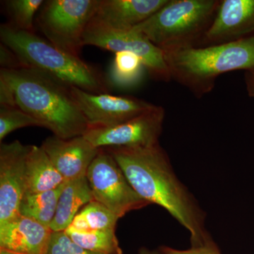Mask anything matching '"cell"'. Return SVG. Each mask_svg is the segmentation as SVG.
Segmentation results:
<instances>
[{
	"mask_svg": "<svg viewBox=\"0 0 254 254\" xmlns=\"http://www.w3.org/2000/svg\"><path fill=\"white\" fill-rule=\"evenodd\" d=\"M0 39L17 55L23 67L46 73L69 87L91 93H109L108 81L98 68L60 50L36 33L19 31L3 23Z\"/></svg>",
	"mask_w": 254,
	"mask_h": 254,
	"instance_id": "4",
	"label": "cell"
},
{
	"mask_svg": "<svg viewBox=\"0 0 254 254\" xmlns=\"http://www.w3.org/2000/svg\"><path fill=\"white\" fill-rule=\"evenodd\" d=\"M143 62L139 57L128 52L115 53L110 69V78L115 86L128 88L139 82L143 75Z\"/></svg>",
	"mask_w": 254,
	"mask_h": 254,
	"instance_id": "20",
	"label": "cell"
},
{
	"mask_svg": "<svg viewBox=\"0 0 254 254\" xmlns=\"http://www.w3.org/2000/svg\"><path fill=\"white\" fill-rule=\"evenodd\" d=\"M100 0L45 1L36 23L46 39L68 54L80 58L85 32Z\"/></svg>",
	"mask_w": 254,
	"mask_h": 254,
	"instance_id": "6",
	"label": "cell"
},
{
	"mask_svg": "<svg viewBox=\"0 0 254 254\" xmlns=\"http://www.w3.org/2000/svg\"><path fill=\"white\" fill-rule=\"evenodd\" d=\"M41 146L66 181L86 177L100 151L84 136L65 139L53 135L45 139Z\"/></svg>",
	"mask_w": 254,
	"mask_h": 254,
	"instance_id": "12",
	"label": "cell"
},
{
	"mask_svg": "<svg viewBox=\"0 0 254 254\" xmlns=\"http://www.w3.org/2000/svg\"><path fill=\"white\" fill-rule=\"evenodd\" d=\"M52 232L50 227L19 215L0 225V248L17 254H43Z\"/></svg>",
	"mask_w": 254,
	"mask_h": 254,
	"instance_id": "14",
	"label": "cell"
},
{
	"mask_svg": "<svg viewBox=\"0 0 254 254\" xmlns=\"http://www.w3.org/2000/svg\"><path fill=\"white\" fill-rule=\"evenodd\" d=\"M75 101L90 127H111L149 111L155 105L134 97L94 93L71 87Z\"/></svg>",
	"mask_w": 254,
	"mask_h": 254,
	"instance_id": "10",
	"label": "cell"
},
{
	"mask_svg": "<svg viewBox=\"0 0 254 254\" xmlns=\"http://www.w3.org/2000/svg\"><path fill=\"white\" fill-rule=\"evenodd\" d=\"M71 88L34 68L0 69V105L23 110L65 139L83 136L90 127Z\"/></svg>",
	"mask_w": 254,
	"mask_h": 254,
	"instance_id": "2",
	"label": "cell"
},
{
	"mask_svg": "<svg viewBox=\"0 0 254 254\" xmlns=\"http://www.w3.org/2000/svg\"><path fill=\"white\" fill-rule=\"evenodd\" d=\"M0 254H17L11 251L5 250V249L0 248Z\"/></svg>",
	"mask_w": 254,
	"mask_h": 254,
	"instance_id": "29",
	"label": "cell"
},
{
	"mask_svg": "<svg viewBox=\"0 0 254 254\" xmlns=\"http://www.w3.org/2000/svg\"><path fill=\"white\" fill-rule=\"evenodd\" d=\"M120 165L135 191L149 204L165 209L190 234V247L213 240L206 214L174 171L160 143L140 148H105Z\"/></svg>",
	"mask_w": 254,
	"mask_h": 254,
	"instance_id": "1",
	"label": "cell"
},
{
	"mask_svg": "<svg viewBox=\"0 0 254 254\" xmlns=\"http://www.w3.org/2000/svg\"><path fill=\"white\" fill-rule=\"evenodd\" d=\"M162 250L167 254H221L218 246L213 240L199 247H190L188 250H180L172 247L162 246Z\"/></svg>",
	"mask_w": 254,
	"mask_h": 254,
	"instance_id": "25",
	"label": "cell"
},
{
	"mask_svg": "<svg viewBox=\"0 0 254 254\" xmlns=\"http://www.w3.org/2000/svg\"><path fill=\"white\" fill-rule=\"evenodd\" d=\"M85 46L98 47L113 52H128L139 57L153 77L161 81L171 79L163 50L133 28H120L93 17L84 35Z\"/></svg>",
	"mask_w": 254,
	"mask_h": 254,
	"instance_id": "7",
	"label": "cell"
},
{
	"mask_svg": "<svg viewBox=\"0 0 254 254\" xmlns=\"http://www.w3.org/2000/svg\"><path fill=\"white\" fill-rule=\"evenodd\" d=\"M0 66L1 68L14 69L23 68L21 60L17 55L15 54L7 46L3 43H0Z\"/></svg>",
	"mask_w": 254,
	"mask_h": 254,
	"instance_id": "26",
	"label": "cell"
},
{
	"mask_svg": "<svg viewBox=\"0 0 254 254\" xmlns=\"http://www.w3.org/2000/svg\"><path fill=\"white\" fill-rule=\"evenodd\" d=\"M165 110L155 108L111 127H89L85 138L98 148H132L151 146L159 143L163 131Z\"/></svg>",
	"mask_w": 254,
	"mask_h": 254,
	"instance_id": "9",
	"label": "cell"
},
{
	"mask_svg": "<svg viewBox=\"0 0 254 254\" xmlns=\"http://www.w3.org/2000/svg\"><path fill=\"white\" fill-rule=\"evenodd\" d=\"M86 178L94 200L119 219L132 210L150 205L135 191L115 159L104 148H100L88 168Z\"/></svg>",
	"mask_w": 254,
	"mask_h": 254,
	"instance_id": "8",
	"label": "cell"
},
{
	"mask_svg": "<svg viewBox=\"0 0 254 254\" xmlns=\"http://www.w3.org/2000/svg\"><path fill=\"white\" fill-rule=\"evenodd\" d=\"M93 200L86 177L66 181L58 200L54 220L50 225L52 231H65L79 212V209Z\"/></svg>",
	"mask_w": 254,
	"mask_h": 254,
	"instance_id": "16",
	"label": "cell"
},
{
	"mask_svg": "<svg viewBox=\"0 0 254 254\" xmlns=\"http://www.w3.org/2000/svg\"><path fill=\"white\" fill-rule=\"evenodd\" d=\"M28 127H42L41 124L23 110L9 105H0V142L11 132Z\"/></svg>",
	"mask_w": 254,
	"mask_h": 254,
	"instance_id": "23",
	"label": "cell"
},
{
	"mask_svg": "<svg viewBox=\"0 0 254 254\" xmlns=\"http://www.w3.org/2000/svg\"><path fill=\"white\" fill-rule=\"evenodd\" d=\"M163 52L171 78L199 96L211 91L222 73L254 70V36L205 48L181 47Z\"/></svg>",
	"mask_w": 254,
	"mask_h": 254,
	"instance_id": "3",
	"label": "cell"
},
{
	"mask_svg": "<svg viewBox=\"0 0 254 254\" xmlns=\"http://www.w3.org/2000/svg\"><path fill=\"white\" fill-rule=\"evenodd\" d=\"M136 254H167L163 252L161 247L156 249V250H150V249L146 248V247H141L138 251Z\"/></svg>",
	"mask_w": 254,
	"mask_h": 254,
	"instance_id": "28",
	"label": "cell"
},
{
	"mask_svg": "<svg viewBox=\"0 0 254 254\" xmlns=\"http://www.w3.org/2000/svg\"><path fill=\"white\" fill-rule=\"evenodd\" d=\"M169 0H100L95 16L120 28L134 27L161 9Z\"/></svg>",
	"mask_w": 254,
	"mask_h": 254,
	"instance_id": "15",
	"label": "cell"
},
{
	"mask_svg": "<svg viewBox=\"0 0 254 254\" xmlns=\"http://www.w3.org/2000/svg\"><path fill=\"white\" fill-rule=\"evenodd\" d=\"M65 182L41 145H32L26 160L25 193L54 190Z\"/></svg>",
	"mask_w": 254,
	"mask_h": 254,
	"instance_id": "17",
	"label": "cell"
},
{
	"mask_svg": "<svg viewBox=\"0 0 254 254\" xmlns=\"http://www.w3.org/2000/svg\"><path fill=\"white\" fill-rule=\"evenodd\" d=\"M43 0H6L3 1L9 26L19 31L35 33L36 15L44 4Z\"/></svg>",
	"mask_w": 254,
	"mask_h": 254,
	"instance_id": "22",
	"label": "cell"
},
{
	"mask_svg": "<svg viewBox=\"0 0 254 254\" xmlns=\"http://www.w3.org/2000/svg\"><path fill=\"white\" fill-rule=\"evenodd\" d=\"M32 145L18 141L0 145V225L19 215L26 193V165Z\"/></svg>",
	"mask_w": 254,
	"mask_h": 254,
	"instance_id": "11",
	"label": "cell"
},
{
	"mask_svg": "<svg viewBox=\"0 0 254 254\" xmlns=\"http://www.w3.org/2000/svg\"><path fill=\"white\" fill-rule=\"evenodd\" d=\"M220 1L169 0L165 6L133 29L162 50L193 46L213 21Z\"/></svg>",
	"mask_w": 254,
	"mask_h": 254,
	"instance_id": "5",
	"label": "cell"
},
{
	"mask_svg": "<svg viewBox=\"0 0 254 254\" xmlns=\"http://www.w3.org/2000/svg\"><path fill=\"white\" fill-rule=\"evenodd\" d=\"M66 182L54 190L40 193H25L20 204L19 215L33 219L50 228Z\"/></svg>",
	"mask_w": 254,
	"mask_h": 254,
	"instance_id": "18",
	"label": "cell"
},
{
	"mask_svg": "<svg viewBox=\"0 0 254 254\" xmlns=\"http://www.w3.org/2000/svg\"><path fill=\"white\" fill-rule=\"evenodd\" d=\"M245 81L249 95L254 98V70L246 71Z\"/></svg>",
	"mask_w": 254,
	"mask_h": 254,
	"instance_id": "27",
	"label": "cell"
},
{
	"mask_svg": "<svg viewBox=\"0 0 254 254\" xmlns=\"http://www.w3.org/2000/svg\"><path fill=\"white\" fill-rule=\"evenodd\" d=\"M118 220L111 210L93 200L78 212L66 230L81 232L115 230Z\"/></svg>",
	"mask_w": 254,
	"mask_h": 254,
	"instance_id": "19",
	"label": "cell"
},
{
	"mask_svg": "<svg viewBox=\"0 0 254 254\" xmlns=\"http://www.w3.org/2000/svg\"><path fill=\"white\" fill-rule=\"evenodd\" d=\"M64 232L76 245L85 250L105 254H123L115 230Z\"/></svg>",
	"mask_w": 254,
	"mask_h": 254,
	"instance_id": "21",
	"label": "cell"
},
{
	"mask_svg": "<svg viewBox=\"0 0 254 254\" xmlns=\"http://www.w3.org/2000/svg\"><path fill=\"white\" fill-rule=\"evenodd\" d=\"M254 31V0H223L203 38L216 45L245 38Z\"/></svg>",
	"mask_w": 254,
	"mask_h": 254,
	"instance_id": "13",
	"label": "cell"
},
{
	"mask_svg": "<svg viewBox=\"0 0 254 254\" xmlns=\"http://www.w3.org/2000/svg\"><path fill=\"white\" fill-rule=\"evenodd\" d=\"M43 254H105L85 250L63 232H53Z\"/></svg>",
	"mask_w": 254,
	"mask_h": 254,
	"instance_id": "24",
	"label": "cell"
}]
</instances>
